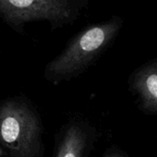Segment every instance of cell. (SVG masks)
<instances>
[{"label": "cell", "instance_id": "obj_5", "mask_svg": "<svg viewBox=\"0 0 157 157\" xmlns=\"http://www.w3.org/2000/svg\"><path fill=\"white\" fill-rule=\"evenodd\" d=\"M86 145L85 133L75 126L69 128L60 144L57 157H81Z\"/></svg>", "mask_w": 157, "mask_h": 157}, {"label": "cell", "instance_id": "obj_4", "mask_svg": "<svg viewBox=\"0 0 157 157\" xmlns=\"http://www.w3.org/2000/svg\"><path fill=\"white\" fill-rule=\"evenodd\" d=\"M132 90L138 95L142 106L150 112L157 110V60L148 61L137 68L130 77Z\"/></svg>", "mask_w": 157, "mask_h": 157}, {"label": "cell", "instance_id": "obj_2", "mask_svg": "<svg viewBox=\"0 0 157 157\" xmlns=\"http://www.w3.org/2000/svg\"><path fill=\"white\" fill-rule=\"evenodd\" d=\"M87 6L88 0H0V18L22 35L33 22L49 23L56 30L75 23Z\"/></svg>", "mask_w": 157, "mask_h": 157}, {"label": "cell", "instance_id": "obj_3", "mask_svg": "<svg viewBox=\"0 0 157 157\" xmlns=\"http://www.w3.org/2000/svg\"><path fill=\"white\" fill-rule=\"evenodd\" d=\"M39 135L38 120L24 102L12 98L0 106V143L12 156H34Z\"/></svg>", "mask_w": 157, "mask_h": 157}, {"label": "cell", "instance_id": "obj_1", "mask_svg": "<svg viewBox=\"0 0 157 157\" xmlns=\"http://www.w3.org/2000/svg\"><path fill=\"white\" fill-rule=\"evenodd\" d=\"M123 25L122 17L113 16L83 29L68 41L61 53L46 64L45 78L57 83L84 73L111 47Z\"/></svg>", "mask_w": 157, "mask_h": 157}]
</instances>
